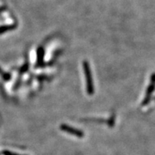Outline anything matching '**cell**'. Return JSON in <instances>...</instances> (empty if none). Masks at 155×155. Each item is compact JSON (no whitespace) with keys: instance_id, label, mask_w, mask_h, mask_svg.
I'll list each match as a JSON object with an SVG mask.
<instances>
[{"instance_id":"obj_1","label":"cell","mask_w":155,"mask_h":155,"mask_svg":"<svg viewBox=\"0 0 155 155\" xmlns=\"http://www.w3.org/2000/svg\"><path fill=\"white\" fill-rule=\"evenodd\" d=\"M6 155H15V154H13V153H6Z\"/></svg>"}]
</instances>
